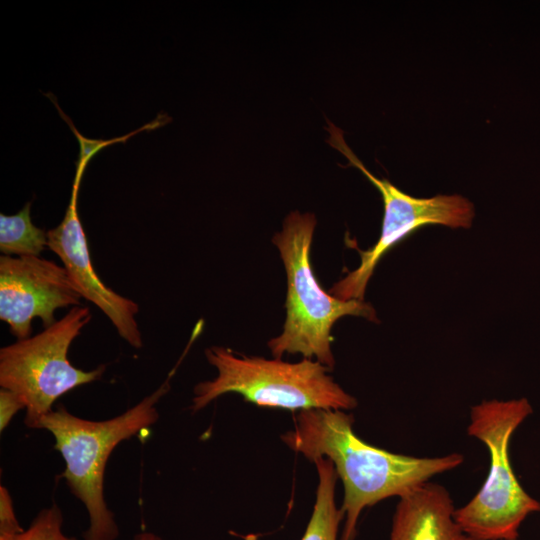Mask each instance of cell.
I'll return each mask as SVG.
<instances>
[{"mask_svg": "<svg viewBox=\"0 0 540 540\" xmlns=\"http://www.w3.org/2000/svg\"><path fill=\"white\" fill-rule=\"evenodd\" d=\"M352 415L343 410H304L293 430L281 436L293 451L314 462L329 459L344 487L341 540H354L362 511L390 497H402L432 477L464 461L460 453L416 457L370 445L353 430Z\"/></svg>", "mask_w": 540, "mask_h": 540, "instance_id": "obj_1", "label": "cell"}, {"mask_svg": "<svg viewBox=\"0 0 540 540\" xmlns=\"http://www.w3.org/2000/svg\"><path fill=\"white\" fill-rule=\"evenodd\" d=\"M168 378L150 395L113 418L93 421L70 413L63 405L38 423L55 439L54 448L65 462L61 477L89 516L84 540H116L119 527L104 497V473L112 451L125 440L149 429L159 419L157 405L169 391Z\"/></svg>", "mask_w": 540, "mask_h": 540, "instance_id": "obj_2", "label": "cell"}, {"mask_svg": "<svg viewBox=\"0 0 540 540\" xmlns=\"http://www.w3.org/2000/svg\"><path fill=\"white\" fill-rule=\"evenodd\" d=\"M316 223L312 213L291 212L282 230L273 236L287 275L286 319L281 334L272 338L268 347L275 358L301 354L332 370L331 329L335 322L348 315L377 322V316L370 303L338 299L320 286L310 260Z\"/></svg>", "mask_w": 540, "mask_h": 540, "instance_id": "obj_3", "label": "cell"}, {"mask_svg": "<svg viewBox=\"0 0 540 540\" xmlns=\"http://www.w3.org/2000/svg\"><path fill=\"white\" fill-rule=\"evenodd\" d=\"M533 412L526 398L484 400L470 409L468 435L489 451L488 475L479 491L454 518L474 540H515L531 514L540 512V501L530 496L516 477L509 455L515 430Z\"/></svg>", "mask_w": 540, "mask_h": 540, "instance_id": "obj_4", "label": "cell"}, {"mask_svg": "<svg viewBox=\"0 0 540 540\" xmlns=\"http://www.w3.org/2000/svg\"><path fill=\"white\" fill-rule=\"evenodd\" d=\"M217 376L198 383L191 410L197 412L226 393L240 394L260 407L295 410H349L357 400L328 374L330 368L317 360L297 363L237 355L221 346L205 350Z\"/></svg>", "mask_w": 540, "mask_h": 540, "instance_id": "obj_5", "label": "cell"}, {"mask_svg": "<svg viewBox=\"0 0 540 540\" xmlns=\"http://www.w3.org/2000/svg\"><path fill=\"white\" fill-rule=\"evenodd\" d=\"M90 320L88 307L74 306L42 332L1 348L0 386L24 403L26 426L36 429L59 397L103 375L105 365L84 371L68 358L71 343Z\"/></svg>", "mask_w": 540, "mask_h": 540, "instance_id": "obj_6", "label": "cell"}, {"mask_svg": "<svg viewBox=\"0 0 540 540\" xmlns=\"http://www.w3.org/2000/svg\"><path fill=\"white\" fill-rule=\"evenodd\" d=\"M328 131V143L348 159L349 165L356 167L367 177L383 200L384 213L377 242L368 250L358 249L360 265L329 290L331 295L341 300H364L374 269L392 247L420 227L429 224L469 228L474 217V206L460 195L417 198L404 193L389 180L373 175L346 144L339 128L329 122Z\"/></svg>", "mask_w": 540, "mask_h": 540, "instance_id": "obj_7", "label": "cell"}, {"mask_svg": "<svg viewBox=\"0 0 540 540\" xmlns=\"http://www.w3.org/2000/svg\"><path fill=\"white\" fill-rule=\"evenodd\" d=\"M81 294L64 267L39 256L0 257V319L19 339L31 336V322L54 324L55 311L78 306Z\"/></svg>", "mask_w": 540, "mask_h": 540, "instance_id": "obj_8", "label": "cell"}, {"mask_svg": "<svg viewBox=\"0 0 540 540\" xmlns=\"http://www.w3.org/2000/svg\"><path fill=\"white\" fill-rule=\"evenodd\" d=\"M85 167L76 166L71 197L62 222L47 232L48 247L62 260L63 267L82 297L96 305L112 322L118 334L140 349L142 337L135 315L138 305L108 286L94 270L88 242L78 214V192Z\"/></svg>", "mask_w": 540, "mask_h": 540, "instance_id": "obj_9", "label": "cell"}, {"mask_svg": "<svg viewBox=\"0 0 540 540\" xmlns=\"http://www.w3.org/2000/svg\"><path fill=\"white\" fill-rule=\"evenodd\" d=\"M447 489L426 482L399 498L389 540H474L454 518Z\"/></svg>", "mask_w": 540, "mask_h": 540, "instance_id": "obj_10", "label": "cell"}, {"mask_svg": "<svg viewBox=\"0 0 540 540\" xmlns=\"http://www.w3.org/2000/svg\"><path fill=\"white\" fill-rule=\"evenodd\" d=\"M313 463L318 474L316 499L301 540H337L339 525L344 519V513L335 502L338 475L327 458H318Z\"/></svg>", "mask_w": 540, "mask_h": 540, "instance_id": "obj_11", "label": "cell"}, {"mask_svg": "<svg viewBox=\"0 0 540 540\" xmlns=\"http://www.w3.org/2000/svg\"><path fill=\"white\" fill-rule=\"evenodd\" d=\"M30 208L28 202L15 215L0 214V251L4 255L39 256L48 246L47 232L32 223Z\"/></svg>", "mask_w": 540, "mask_h": 540, "instance_id": "obj_12", "label": "cell"}, {"mask_svg": "<svg viewBox=\"0 0 540 540\" xmlns=\"http://www.w3.org/2000/svg\"><path fill=\"white\" fill-rule=\"evenodd\" d=\"M63 522L61 509L53 504L39 511L30 526L14 540H79L63 532Z\"/></svg>", "mask_w": 540, "mask_h": 540, "instance_id": "obj_13", "label": "cell"}, {"mask_svg": "<svg viewBox=\"0 0 540 540\" xmlns=\"http://www.w3.org/2000/svg\"><path fill=\"white\" fill-rule=\"evenodd\" d=\"M24 529L15 514L12 497L6 487H0V540H14Z\"/></svg>", "mask_w": 540, "mask_h": 540, "instance_id": "obj_14", "label": "cell"}, {"mask_svg": "<svg viewBox=\"0 0 540 540\" xmlns=\"http://www.w3.org/2000/svg\"><path fill=\"white\" fill-rule=\"evenodd\" d=\"M21 409H25L22 400L14 392L1 388L0 390V430L1 432L10 424L12 418Z\"/></svg>", "mask_w": 540, "mask_h": 540, "instance_id": "obj_15", "label": "cell"}, {"mask_svg": "<svg viewBox=\"0 0 540 540\" xmlns=\"http://www.w3.org/2000/svg\"><path fill=\"white\" fill-rule=\"evenodd\" d=\"M130 540H165L161 536L153 533V532H140L133 536Z\"/></svg>", "mask_w": 540, "mask_h": 540, "instance_id": "obj_16", "label": "cell"}, {"mask_svg": "<svg viewBox=\"0 0 540 540\" xmlns=\"http://www.w3.org/2000/svg\"><path fill=\"white\" fill-rule=\"evenodd\" d=\"M515 540H519V539H515Z\"/></svg>", "mask_w": 540, "mask_h": 540, "instance_id": "obj_17", "label": "cell"}]
</instances>
